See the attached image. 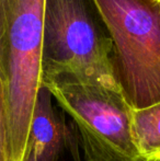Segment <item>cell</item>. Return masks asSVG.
I'll list each match as a JSON object with an SVG mask.
<instances>
[{
  "label": "cell",
  "mask_w": 160,
  "mask_h": 161,
  "mask_svg": "<svg viewBox=\"0 0 160 161\" xmlns=\"http://www.w3.org/2000/svg\"><path fill=\"white\" fill-rule=\"evenodd\" d=\"M44 0H0V85L7 104L10 161H23L42 87Z\"/></svg>",
  "instance_id": "6da1fadb"
},
{
  "label": "cell",
  "mask_w": 160,
  "mask_h": 161,
  "mask_svg": "<svg viewBox=\"0 0 160 161\" xmlns=\"http://www.w3.org/2000/svg\"><path fill=\"white\" fill-rule=\"evenodd\" d=\"M58 76L119 88L112 41L93 0H44L42 80Z\"/></svg>",
  "instance_id": "7a4b0ae2"
},
{
  "label": "cell",
  "mask_w": 160,
  "mask_h": 161,
  "mask_svg": "<svg viewBox=\"0 0 160 161\" xmlns=\"http://www.w3.org/2000/svg\"><path fill=\"white\" fill-rule=\"evenodd\" d=\"M112 41L113 75L132 108L160 102V0H93Z\"/></svg>",
  "instance_id": "3957f363"
},
{
  "label": "cell",
  "mask_w": 160,
  "mask_h": 161,
  "mask_svg": "<svg viewBox=\"0 0 160 161\" xmlns=\"http://www.w3.org/2000/svg\"><path fill=\"white\" fill-rule=\"evenodd\" d=\"M42 86L76 123L87 161H145L133 135V108L119 88L63 76Z\"/></svg>",
  "instance_id": "277c9868"
},
{
  "label": "cell",
  "mask_w": 160,
  "mask_h": 161,
  "mask_svg": "<svg viewBox=\"0 0 160 161\" xmlns=\"http://www.w3.org/2000/svg\"><path fill=\"white\" fill-rule=\"evenodd\" d=\"M52 97L51 92L42 86L37 92L28 140L36 161H57L63 146L64 131L54 111Z\"/></svg>",
  "instance_id": "5b68a950"
},
{
  "label": "cell",
  "mask_w": 160,
  "mask_h": 161,
  "mask_svg": "<svg viewBox=\"0 0 160 161\" xmlns=\"http://www.w3.org/2000/svg\"><path fill=\"white\" fill-rule=\"evenodd\" d=\"M135 144L145 161H160V102L132 110Z\"/></svg>",
  "instance_id": "8992f818"
},
{
  "label": "cell",
  "mask_w": 160,
  "mask_h": 161,
  "mask_svg": "<svg viewBox=\"0 0 160 161\" xmlns=\"http://www.w3.org/2000/svg\"><path fill=\"white\" fill-rule=\"evenodd\" d=\"M0 161H10L8 113H7V104L1 85H0Z\"/></svg>",
  "instance_id": "52a82bcc"
},
{
  "label": "cell",
  "mask_w": 160,
  "mask_h": 161,
  "mask_svg": "<svg viewBox=\"0 0 160 161\" xmlns=\"http://www.w3.org/2000/svg\"><path fill=\"white\" fill-rule=\"evenodd\" d=\"M23 161H36V157H35V153L33 151V149L30 146L26 147V153L24 156Z\"/></svg>",
  "instance_id": "ba28073f"
}]
</instances>
